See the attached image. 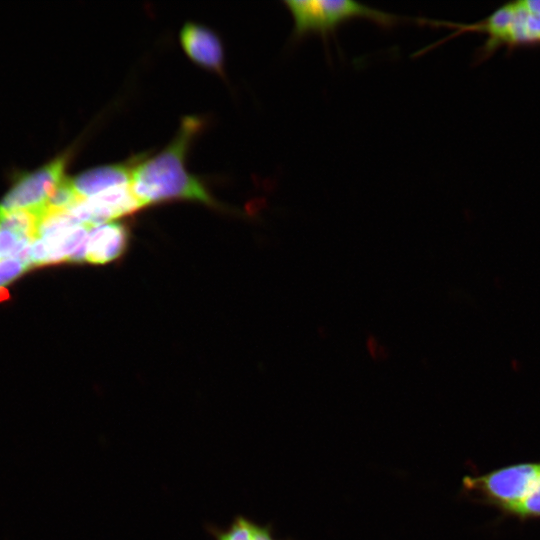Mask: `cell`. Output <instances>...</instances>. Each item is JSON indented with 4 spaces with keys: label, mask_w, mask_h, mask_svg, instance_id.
Segmentation results:
<instances>
[{
    "label": "cell",
    "mask_w": 540,
    "mask_h": 540,
    "mask_svg": "<svg viewBox=\"0 0 540 540\" xmlns=\"http://www.w3.org/2000/svg\"><path fill=\"white\" fill-rule=\"evenodd\" d=\"M137 160L85 170L71 179L72 185L81 198H89L116 187L130 185Z\"/></svg>",
    "instance_id": "7"
},
{
    "label": "cell",
    "mask_w": 540,
    "mask_h": 540,
    "mask_svg": "<svg viewBox=\"0 0 540 540\" xmlns=\"http://www.w3.org/2000/svg\"><path fill=\"white\" fill-rule=\"evenodd\" d=\"M180 40L183 49L194 62L209 70L223 72L222 44L212 30L203 25L189 22L183 26Z\"/></svg>",
    "instance_id": "6"
},
{
    "label": "cell",
    "mask_w": 540,
    "mask_h": 540,
    "mask_svg": "<svg viewBox=\"0 0 540 540\" xmlns=\"http://www.w3.org/2000/svg\"><path fill=\"white\" fill-rule=\"evenodd\" d=\"M214 540H279L274 537L271 524H259L244 516H235L227 527L206 525Z\"/></svg>",
    "instance_id": "9"
},
{
    "label": "cell",
    "mask_w": 540,
    "mask_h": 540,
    "mask_svg": "<svg viewBox=\"0 0 540 540\" xmlns=\"http://www.w3.org/2000/svg\"><path fill=\"white\" fill-rule=\"evenodd\" d=\"M67 155L19 178L0 202V213L15 210L42 212L48 198L65 177Z\"/></svg>",
    "instance_id": "4"
},
{
    "label": "cell",
    "mask_w": 540,
    "mask_h": 540,
    "mask_svg": "<svg viewBox=\"0 0 540 540\" xmlns=\"http://www.w3.org/2000/svg\"><path fill=\"white\" fill-rule=\"evenodd\" d=\"M143 208L130 185L116 187L89 198H82L67 212L80 224L98 226L113 218L135 213Z\"/></svg>",
    "instance_id": "5"
},
{
    "label": "cell",
    "mask_w": 540,
    "mask_h": 540,
    "mask_svg": "<svg viewBox=\"0 0 540 540\" xmlns=\"http://www.w3.org/2000/svg\"><path fill=\"white\" fill-rule=\"evenodd\" d=\"M201 127L199 118L185 117L168 146L152 157L137 160L130 187L143 207L173 200L214 203L203 183L185 166L188 147Z\"/></svg>",
    "instance_id": "1"
},
{
    "label": "cell",
    "mask_w": 540,
    "mask_h": 540,
    "mask_svg": "<svg viewBox=\"0 0 540 540\" xmlns=\"http://www.w3.org/2000/svg\"><path fill=\"white\" fill-rule=\"evenodd\" d=\"M524 6L533 13H540V1H523Z\"/></svg>",
    "instance_id": "13"
},
{
    "label": "cell",
    "mask_w": 540,
    "mask_h": 540,
    "mask_svg": "<svg viewBox=\"0 0 540 540\" xmlns=\"http://www.w3.org/2000/svg\"><path fill=\"white\" fill-rule=\"evenodd\" d=\"M129 230L121 223H104L89 229L85 261L106 264L118 259L127 249Z\"/></svg>",
    "instance_id": "8"
},
{
    "label": "cell",
    "mask_w": 540,
    "mask_h": 540,
    "mask_svg": "<svg viewBox=\"0 0 540 540\" xmlns=\"http://www.w3.org/2000/svg\"><path fill=\"white\" fill-rule=\"evenodd\" d=\"M283 5L293 20L292 42L309 35L327 38L341 25L354 19H366L386 29L413 21L350 0H286Z\"/></svg>",
    "instance_id": "2"
},
{
    "label": "cell",
    "mask_w": 540,
    "mask_h": 540,
    "mask_svg": "<svg viewBox=\"0 0 540 540\" xmlns=\"http://www.w3.org/2000/svg\"><path fill=\"white\" fill-rule=\"evenodd\" d=\"M32 242L33 240L21 237L12 231L0 229V260L16 258Z\"/></svg>",
    "instance_id": "11"
},
{
    "label": "cell",
    "mask_w": 540,
    "mask_h": 540,
    "mask_svg": "<svg viewBox=\"0 0 540 540\" xmlns=\"http://www.w3.org/2000/svg\"><path fill=\"white\" fill-rule=\"evenodd\" d=\"M540 461L503 466L484 474L463 478V493L471 501L490 506L509 516L511 511L536 487Z\"/></svg>",
    "instance_id": "3"
},
{
    "label": "cell",
    "mask_w": 540,
    "mask_h": 540,
    "mask_svg": "<svg viewBox=\"0 0 540 540\" xmlns=\"http://www.w3.org/2000/svg\"><path fill=\"white\" fill-rule=\"evenodd\" d=\"M520 521L540 519V480L531 493L509 514Z\"/></svg>",
    "instance_id": "10"
},
{
    "label": "cell",
    "mask_w": 540,
    "mask_h": 540,
    "mask_svg": "<svg viewBox=\"0 0 540 540\" xmlns=\"http://www.w3.org/2000/svg\"><path fill=\"white\" fill-rule=\"evenodd\" d=\"M30 266L16 258L0 260V288L22 275Z\"/></svg>",
    "instance_id": "12"
}]
</instances>
